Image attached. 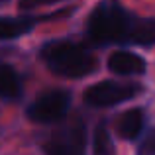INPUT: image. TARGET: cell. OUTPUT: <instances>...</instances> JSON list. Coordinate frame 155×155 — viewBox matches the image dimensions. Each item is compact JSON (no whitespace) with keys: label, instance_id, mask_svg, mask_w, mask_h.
I'll return each mask as SVG.
<instances>
[{"label":"cell","instance_id":"30bf717a","mask_svg":"<svg viewBox=\"0 0 155 155\" xmlns=\"http://www.w3.org/2000/svg\"><path fill=\"white\" fill-rule=\"evenodd\" d=\"M132 43L149 47L155 43V18H137L136 30L132 35Z\"/></svg>","mask_w":155,"mask_h":155},{"label":"cell","instance_id":"3957f363","mask_svg":"<svg viewBox=\"0 0 155 155\" xmlns=\"http://www.w3.org/2000/svg\"><path fill=\"white\" fill-rule=\"evenodd\" d=\"M69 104H71V98L65 91H47L34 104H30L28 116L38 124H53L65 118Z\"/></svg>","mask_w":155,"mask_h":155},{"label":"cell","instance_id":"9c48e42d","mask_svg":"<svg viewBox=\"0 0 155 155\" xmlns=\"http://www.w3.org/2000/svg\"><path fill=\"white\" fill-rule=\"evenodd\" d=\"M31 22L28 18H0V39H14L28 34Z\"/></svg>","mask_w":155,"mask_h":155},{"label":"cell","instance_id":"277c9868","mask_svg":"<svg viewBox=\"0 0 155 155\" xmlns=\"http://www.w3.org/2000/svg\"><path fill=\"white\" fill-rule=\"evenodd\" d=\"M140 92L137 84L130 83H116V81H102L92 84L84 94V100L91 106H114L124 100H130Z\"/></svg>","mask_w":155,"mask_h":155},{"label":"cell","instance_id":"8fae6325","mask_svg":"<svg viewBox=\"0 0 155 155\" xmlns=\"http://www.w3.org/2000/svg\"><path fill=\"white\" fill-rule=\"evenodd\" d=\"M92 147H94L96 155H114V143H112V137H110L108 126L104 122L100 126H96V130H94Z\"/></svg>","mask_w":155,"mask_h":155},{"label":"cell","instance_id":"ba28073f","mask_svg":"<svg viewBox=\"0 0 155 155\" xmlns=\"http://www.w3.org/2000/svg\"><path fill=\"white\" fill-rule=\"evenodd\" d=\"M22 92L18 73L6 63H0V98H16Z\"/></svg>","mask_w":155,"mask_h":155},{"label":"cell","instance_id":"52a82bcc","mask_svg":"<svg viewBox=\"0 0 155 155\" xmlns=\"http://www.w3.org/2000/svg\"><path fill=\"white\" fill-rule=\"evenodd\" d=\"M118 134L124 140H136L140 136V132L143 130V112L140 108H132L126 114H122L118 118V126H116Z\"/></svg>","mask_w":155,"mask_h":155},{"label":"cell","instance_id":"7c38bea8","mask_svg":"<svg viewBox=\"0 0 155 155\" xmlns=\"http://www.w3.org/2000/svg\"><path fill=\"white\" fill-rule=\"evenodd\" d=\"M137 155H155V132H151L143 141H141Z\"/></svg>","mask_w":155,"mask_h":155},{"label":"cell","instance_id":"6da1fadb","mask_svg":"<svg viewBox=\"0 0 155 155\" xmlns=\"http://www.w3.org/2000/svg\"><path fill=\"white\" fill-rule=\"evenodd\" d=\"M140 16L118 4H100L88 18V35L94 43H132V35Z\"/></svg>","mask_w":155,"mask_h":155},{"label":"cell","instance_id":"8992f818","mask_svg":"<svg viewBox=\"0 0 155 155\" xmlns=\"http://www.w3.org/2000/svg\"><path fill=\"white\" fill-rule=\"evenodd\" d=\"M108 69L114 75L130 77V75H141L145 71L143 57L136 55L132 51H114L108 59Z\"/></svg>","mask_w":155,"mask_h":155},{"label":"cell","instance_id":"7a4b0ae2","mask_svg":"<svg viewBox=\"0 0 155 155\" xmlns=\"http://www.w3.org/2000/svg\"><path fill=\"white\" fill-rule=\"evenodd\" d=\"M41 59L55 75L67 77V79L91 75L96 69V59L92 53L69 41H53L43 45Z\"/></svg>","mask_w":155,"mask_h":155},{"label":"cell","instance_id":"5b68a950","mask_svg":"<svg viewBox=\"0 0 155 155\" xmlns=\"http://www.w3.org/2000/svg\"><path fill=\"white\" fill-rule=\"evenodd\" d=\"M84 145H87V132L84 126L79 122L57 130L47 141L45 151L47 155H83Z\"/></svg>","mask_w":155,"mask_h":155}]
</instances>
